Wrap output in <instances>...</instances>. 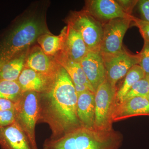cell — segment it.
Listing matches in <instances>:
<instances>
[{
    "instance_id": "obj_1",
    "label": "cell",
    "mask_w": 149,
    "mask_h": 149,
    "mask_svg": "<svg viewBox=\"0 0 149 149\" xmlns=\"http://www.w3.org/2000/svg\"><path fill=\"white\" fill-rule=\"evenodd\" d=\"M40 100L39 120L49 126L52 132L50 139H58L81 126L74 84L61 66L49 88L40 94Z\"/></svg>"
},
{
    "instance_id": "obj_2",
    "label": "cell",
    "mask_w": 149,
    "mask_h": 149,
    "mask_svg": "<svg viewBox=\"0 0 149 149\" xmlns=\"http://www.w3.org/2000/svg\"><path fill=\"white\" fill-rule=\"evenodd\" d=\"M122 136L113 129L102 130L80 127L56 139H48L43 149H118Z\"/></svg>"
},
{
    "instance_id": "obj_3",
    "label": "cell",
    "mask_w": 149,
    "mask_h": 149,
    "mask_svg": "<svg viewBox=\"0 0 149 149\" xmlns=\"http://www.w3.org/2000/svg\"><path fill=\"white\" fill-rule=\"evenodd\" d=\"M44 32L42 24L34 18L27 19L17 26L0 45V65L29 49Z\"/></svg>"
},
{
    "instance_id": "obj_4",
    "label": "cell",
    "mask_w": 149,
    "mask_h": 149,
    "mask_svg": "<svg viewBox=\"0 0 149 149\" xmlns=\"http://www.w3.org/2000/svg\"><path fill=\"white\" fill-rule=\"evenodd\" d=\"M40 94L34 92L23 93L17 102L15 121L26 134L33 146L38 149L35 137V126L40 120Z\"/></svg>"
},
{
    "instance_id": "obj_5",
    "label": "cell",
    "mask_w": 149,
    "mask_h": 149,
    "mask_svg": "<svg viewBox=\"0 0 149 149\" xmlns=\"http://www.w3.org/2000/svg\"><path fill=\"white\" fill-rule=\"evenodd\" d=\"M68 24L80 33L89 51H100L103 35V24L88 10L73 13Z\"/></svg>"
},
{
    "instance_id": "obj_6",
    "label": "cell",
    "mask_w": 149,
    "mask_h": 149,
    "mask_svg": "<svg viewBox=\"0 0 149 149\" xmlns=\"http://www.w3.org/2000/svg\"><path fill=\"white\" fill-rule=\"evenodd\" d=\"M116 89L113 88L107 79L99 86L95 93V128L107 130L112 128L113 109L116 101Z\"/></svg>"
},
{
    "instance_id": "obj_7",
    "label": "cell",
    "mask_w": 149,
    "mask_h": 149,
    "mask_svg": "<svg viewBox=\"0 0 149 149\" xmlns=\"http://www.w3.org/2000/svg\"><path fill=\"white\" fill-rule=\"evenodd\" d=\"M133 17L114 19L103 24V35L100 49L102 55L114 54L122 49L123 40Z\"/></svg>"
},
{
    "instance_id": "obj_8",
    "label": "cell",
    "mask_w": 149,
    "mask_h": 149,
    "mask_svg": "<svg viewBox=\"0 0 149 149\" xmlns=\"http://www.w3.org/2000/svg\"><path fill=\"white\" fill-rule=\"evenodd\" d=\"M102 56L106 79L114 89L118 80L125 76L131 68L139 64L140 61V54H131L124 49L114 54Z\"/></svg>"
},
{
    "instance_id": "obj_9",
    "label": "cell",
    "mask_w": 149,
    "mask_h": 149,
    "mask_svg": "<svg viewBox=\"0 0 149 149\" xmlns=\"http://www.w3.org/2000/svg\"><path fill=\"white\" fill-rule=\"evenodd\" d=\"M149 116V101L144 97H135L115 102L112 121L116 122L134 116Z\"/></svg>"
},
{
    "instance_id": "obj_10",
    "label": "cell",
    "mask_w": 149,
    "mask_h": 149,
    "mask_svg": "<svg viewBox=\"0 0 149 149\" xmlns=\"http://www.w3.org/2000/svg\"><path fill=\"white\" fill-rule=\"evenodd\" d=\"M80 63L95 93L99 86L106 80V72L102 55L100 51H89Z\"/></svg>"
},
{
    "instance_id": "obj_11",
    "label": "cell",
    "mask_w": 149,
    "mask_h": 149,
    "mask_svg": "<svg viewBox=\"0 0 149 149\" xmlns=\"http://www.w3.org/2000/svg\"><path fill=\"white\" fill-rule=\"evenodd\" d=\"M61 66L54 57L47 55L36 45L28 51L24 67L54 78Z\"/></svg>"
},
{
    "instance_id": "obj_12",
    "label": "cell",
    "mask_w": 149,
    "mask_h": 149,
    "mask_svg": "<svg viewBox=\"0 0 149 149\" xmlns=\"http://www.w3.org/2000/svg\"><path fill=\"white\" fill-rule=\"evenodd\" d=\"M0 146L2 149H38L16 121L8 126H0Z\"/></svg>"
},
{
    "instance_id": "obj_13",
    "label": "cell",
    "mask_w": 149,
    "mask_h": 149,
    "mask_svg": "<svg viewBox=\"0 0 149 149\" xmlns=\"http://www.w3.org/2000/svg\"><path fill=\"white\" fill-rule=\"evenodd\" d=\"M87 10L98 20L106 22L114 19L132 16L125 12L117 1L113 0L90 1Z\"/></svg>"
},
{
    "instance_id": "obj_14",
    "label": "cell",
    "mask_w": 149,
    "mask_h": 149,
    "mask_svg": "<svg viewBox=\"0 0 149 149\" xmlns=\"http://www.w3.org/2000/svg\"><path fill=\"white\" fill-rule=\"evenodd\" d=\"M54 78L24 67L17 81L22 93L34 92L41 94L45 92L49 88Z\"/></svg>"
},
{
    "instance_id": "obj_15",
    "label": "cell",
    "mask_w": 149,
    "mask_h": 149,
    "mask_svg": "<svg viewBox=\"0 0 149 149\" xmlns=\"http://www.w3.org/2000/svg\"><path fill=\"white\" fill-rule=\"evenodd\" d=\"M65 27L64 44L61 52L73 61L80 63L89 50L79 32L68 24Z\"/></svg>"
},
{
    "instance_id": "obj_16",
    "label": "cell",
    "mask_w": 149,
    "mask_h": 149,
    "mask_svg": "<svg viewBox=\"0 0 149 149\" xmlns=\"http://www.w3.org/2000/svg\"><path fill=\"white\" fill-rule=\"evenodd\" d=\"M95 93L88 91L77 96V114L81 126L95 128Z\"/></svg>"
},
{
    "instance_id": "obj_17",
    "label": "cell",
    "mask_w": 149,
    "mask_h": 149,
    "mask_svg": "<svg viewBox=\"0 0 149 149\" xmlns=\"http://www.w3.org/2000/svg\"><path fill=\"white\" fill-rule=\"evenodd\" d=\"M54 57L58 64L65 70L74 85H85L90 91L95 93L87 79L80 63L73 61L61 52Z\"/></svg>"
},
{
    "instance_id": "obj_18",
    "label": "cell",
    "mask_w": 149,
    "mask_h": 149,
    "mask_svg": "<svg viewBox=\"0 0 149 149\" xmlns=\"http://www.w3.org/2000/svg\"><path fill=\"white\" fill-rule=\"evenodd\" d=\"M28 51L0 65V80L17 81L25 67Z\"/></svg>"
},
{
    "instance_id": "obj_19",
    "label": "cell",
    "mask_w": 149,
    "mask_h": 149,
    "mask_svg": "<svg viewBox=\"0 0 149 149\" xmlns=\"http://www.w3.org/2000/svg\"><path fill=\"white\" fill-rule=\"evenodd\" d=\"M66 27H65L58 36L48 33L40 35L37 41L43 52L47 55L55 57L59 53L63 48Z\"/></svg>"
},
{
    "instance_id": "obj_20",
    "label": "cell",
    "mask_w": 149,
    "mask_h": 149,
    "mask_svg": "<svg viewBox=\"0 0 149 149\" xmlns=\"http://www.w3.org/2000/svg\"><path fill=\"white\" fill-rule=\"evenodd\" d=\"M123 83L118 91H116V102H119L128 93L136 82L145 78L143 70L139 64L131 68L125 75Z\"/></svg>"
},
{
    "instance_id": "obj_21",
    "label": "cell",
    "mask_w": 149,
    "mask_h": 149,
    "mask_svg": "<svg viewBox=\"0 0 149 149\" xmlns=\"http://www.w3.org/2000/svg\"><path fill=\"white\" fill-rule=\"evenodd\" d=\"M18 81L0 80V98L17 102L23 95Z\"/></svg>"
},
{
    "instance_id": "obj_22",
    "label": "cell",
    "mask_w": 149,
    "mask_h": 149,
    "mask_svg": "<svg viewBox=\"0 0 149 149\" xmlns=\"http://www.w3.org/2000/svg\"><path fill=\"white\" fill-rule=\"evenodd\" d=\"M149 93V79L143 78L136 82L120 101L135 97H146Z\"/></svg>"
},
{
    "instance_id": "obj_23",
    "label": "cell",
    "mask_w": 149,
    "mask_h": 149,
    "mask_svg": "<svg viewBox=\"0 0 149 149\" xmlns=\"http://www.w3.org/2000/svg\"><path fill=\"white\" fill-rule=\"evenodd\" d=\"M140 54L139 65L143 70L145 78L149 79V42H145Z\"/></svg>"
},
{
    "instance_id": "obj_24",
    "label": "cell",
    "mask_w": 149,
    "mask_h": 149,
    "mask_svg": "<svg viewBox=\"0 0 149 149\" xmlns=\"http://www.w3.org/2000/svg\"><path fill=\"white\" fill-rule=\"evenodd\" d=\"M132 22L139 28L145 42H149V22L133 16Z\"/></svg>"
},
{
    "instance_id": "obj_25",
    "label": "cell",
    "mask_w": 149,
    "mask_h": 149,
    "mask_svg": "<svg viewBox=\"0 0 149 149\" xmlns=\"http://www.w3.org/2000/svg\"><path fill=\"white\" fill-rule=\"evenodd\" d=\"M15 121V110L0 111V126H8Z\"/></svg>"
},
{
    "instance_id": "obj_26",
    "label": "cell",
    "mask_w": 149,
    "mask_h": 149,
    "mask_svg": "<svg viewBox=\"0 0 149 149\" xmlns=\"http://www.w3.org/2000/svg\"><path fill=\"white\" fill-rule=\"evenodd\" d=\"M138 3L142 19L149 22V0L138 1Z\"/></svg>"
},
{
    "instance_id": "obj_27",
    "label": "cell",
    "mask_w": 149,
    "mask_h": 149,
    "mask_svg": "<svg viewBox=\"0 0 149 149\" xmlns=\"http://www.w3.org/2000/svg\"><path fill=\"white\" fill-rule=\"evenodd\" d=\"M16 105L17 102L7 99L0 98V111L15 110Z\"/></svg>"
},
{
    "instance_id": "obj_28",
    "label": "cell",
    "mask_w": 149,
    "mask_h": 149,
    "mask_svg": "<svg viewBox=\"0 0 149 149\" xmlns=\"http://www.w3.org/2000/svg\"><path fill=\"white\" fill-rule=\"evenodd\" d=\"M118 3L121 6L125 12L130 15L131 11L138 1H118Z\"/></svg>"
},
{
    "instance_id": "obj_29",
    "label": "cell",
    "mask_w": 149,
    "mask_h": 149,
    "mask_svg": "<svg viewBox=\"0 0 149 149\" xmlns=\"http://www.w3.org/2000/svg\"><path fill=\"white\" fill-rule=\"evenodd\" d=\"M74 85L77 96L79 95L81 93L86 92V91H91L89 88L85 85H74Z\"/></svg>"
},
{
    "instance_id": "obj_30",
    "label": "cell",
    "mask_w": 149,
    "mask_h": 149,
    "mask_svg": "<svg viewBox=\"0 0 149 149\" xmlns=\"http://www.w3.org/2000/svg\"><path fill=\"white\" fill-rule=\"evenodd\" d=\"M146 98L148 99V100L149 101V94L147 95L146 97Z\"/></svg>"
}]
</instances>
